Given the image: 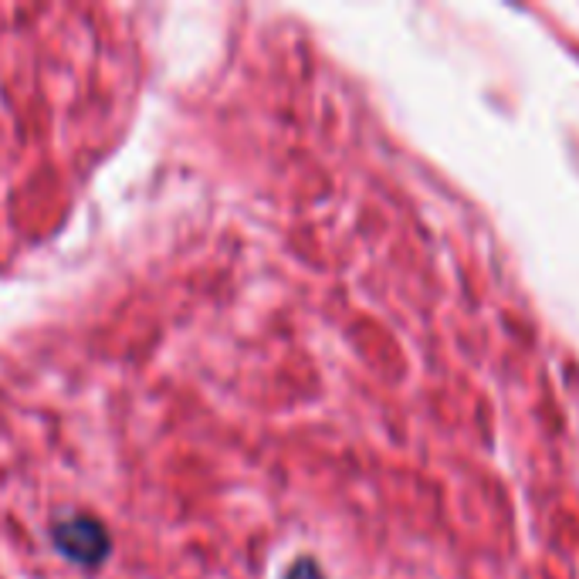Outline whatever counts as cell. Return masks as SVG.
Wrapping results in <instances>:
<instances>
[{
    "mask_svg": "<svg viewBox=\"0 0 579 579\" xmlns=\"http://www.w3.org/2000/svg\"><path fill=\"white\" fill-rule=\"evenodd\" d=\"M58 542L64 552H71L76 559H96L106 549L102 532L92 522H76V526H58Z\"/></svg>",
    "mask_w": 579,
    "mask_h": 579,
    "instance_id": "6da1fadb",
    "label": "cell"
},
{
    "mask_svg": "<svg viewBox=\"0 0 579 579\" xmlns=\"http://www.w3.org/2000/svg\"><path fill=\"white\" fill-rule=\"evenodd\" d=\"M288 579H322V572L316 569V562H299L292 572H288Z\"/></svg>",
    "mask_w": 579,
    "mask_h": 579,
    "instance_id": "7a4b0ae2",
    "label": "cell"
}]
</instances>
